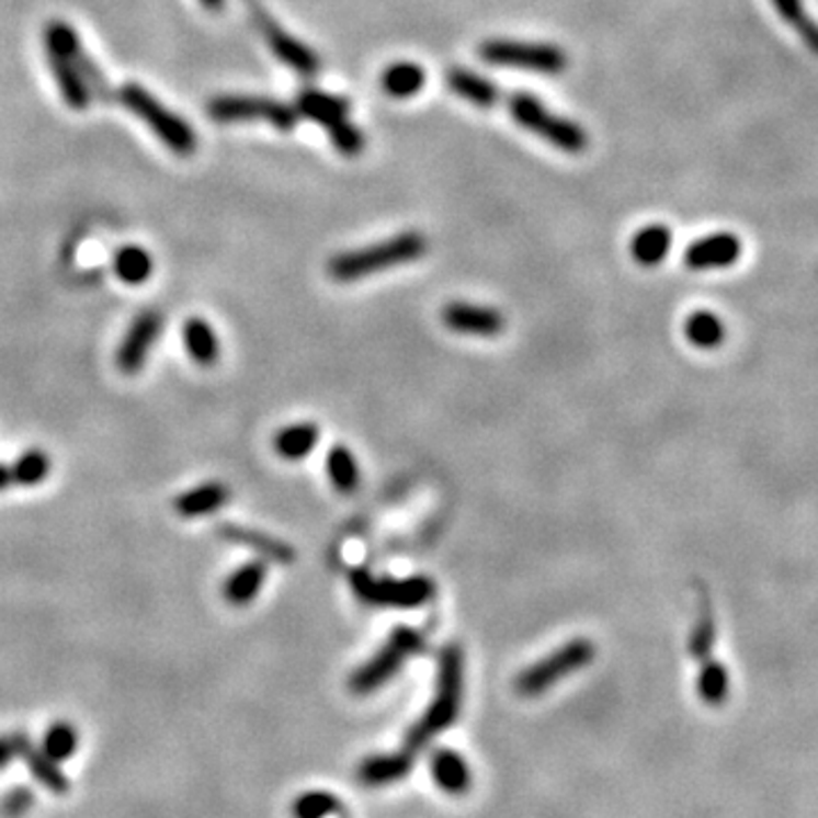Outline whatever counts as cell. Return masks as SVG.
<instances>
[{
	"mask_svg": "<svg viewBox=\"0 0 818 818\" xmlns=\"http://www.w3.org/2000/svg\"><path fill=\"white\" fill-rule=\"evenodd\" d=\"M741 241L732 232H714L689 243L684 250V264L694 271L728 269L741 258Z\"/></svg>",
	"mask_w": 818,
	"mask_h": 818,
	"instance_id": "obj_15",
	"label": "cell"
},
{
	"mask_svg": "<svg viewBox=\"0 0 818 818\" xmlns=\"http://www.w3.org/2000/svg\"><path fill=\"white\" fill-rule=\"evenodd\" d=\"M684 337L701 351H714L726 339V326H723L716 314L701 309L686 317Z\"/></svg>",
	"mask_w": 818,
	"mask_h": 818,
	"instance_id": "obj_30",
	"label": "cell"
},
{
	"mask_svg": "<svg viewBox=\"0 0 818 818\" xmlns=\"http://www.w3.org/2000/svg\"><path fill=\"white\" fill-rule=\"evenodd\" d=\"M446 84L457 99L476 105L480 110H491L500 101V87L474 71L453 67L446 71Z\"/></svg>",
	"mask_w": 818,
	"mask_h": 818,
	"instance_id": "obj_21",
	"label": "cell"
},
{
	"mask_svg": "<svg viewBox=\"0 0 818 818\" xmlns=\"http://www.w3.org/2000/svg\"><path fill=\"white\" fill-rule=\"evenodd\" d=\"M269 569L262 559L246 561L239 569H235L228 580L224 582V598L230 607H248L255 603V598L264 589Z\"/></svg>",
	"mask_w": 818,
	"mask_h": 818,
	"instance_id": "obj_20",
	"label": "cell"
},
{
	"mask_svg": "<svg viewBox=\"0 0 818 818\" xmlns=\"http://www.w3.org/2000/svg\"><path fill=\"white\" fill-rule=\"evenodd\" d=\"M218 534H221L226 542L243 546L248 550L258 553L262 559L277 561L282 566H287L296 559V553L289 544L280 542V539L271 537V534H266L262 530H255V527H246V525H239V523H224L221 527H218Z\"/></svg>",
	"mask_w": 818,
	"mask_h": 818,
	"instance_id": "obj_17",
	"label": "cell"
},
{
	"mask_svg": "<svg viewBox=\"0 0 818 818\" xmlns=\"http://www.w3.org/2000/svg\"><path fill=\"white\" fill-rule=\"evenodd\" d=\"M341 809V803L334 794L328 792H307L294 803L296 818H328Z\"/></svg>",
	"mask_w": 818,
	"mask_h": 818,
	"instance_id": "obj_35",
	"label": "cell"
},
{
	"mask_svg": "<svg viewBox=\"0 0 818 818\" xmlns=\"http://www.w3.org/2000/svg\"><path fill=\"white\" fill-rule=\"evenodd\" d=\"M412 771V754L394 752V754H375L362 762L357 777L366 786H387L402 780Z\"/></svg>",
	"mask_w": 818,
	"mask_h": 818,
	"instance_id": "obj_23",
	"label": "cell"
},
{
	"mask_svg": "<svg viewBox=\"0 0 818 818\" xmlns=\"http://www.w3.org/2000/svg\"><path fill=\"white\" fill-rule=\"evenodd\" d=\"M430 773L436 782L439 789H444L446 794L459 796L468 792L470 786V769L464 762V758L455 750L448 748H439L432 752L430 758Z\"/></svg>",
	"mask_w": 818,
	"mask_h": 818,
	"instance_id": "obj_22",
	"label": "cell"
},
{
	"mask_svg": "<svg viewBox=\"0 0 818 818\" xmlns=\"http://www.w3.org/2000/svg\"><path fill=\"white\" fill-rule=\"evenodd\" d=\"M112 264H114V275L123 282V285H130V287L144 285V282L152 277V271H155L150 250L139 243L121 246L116 250Z\"/></svg>",
	"mask_w": 818,
	"mask_h": 818,
	"instance_id": "obj_25",
	"label": "cell"
},
{
	"mask_svg": "<svg viewBox=\"0 0 818 818\" xmlns=\"http://www.w3.org/2000/svg\"><path fill=\"white\" fill-rule=\"evenodd\" d=\"M14 487V480H12V468H10V462L0 464V493L8 491Z\"/></svg>",
	"mask_w": 818,
	"mask_h": 818,
	"instance_id": "obj_36",
	"label": "cell"
},
{
	"mask_svg": "<svg viewBox=\"0 0 818 818\" xmlns=\"http://www.w3.org/2000/svg\"><path fill=\"white\" fill-rule=\"evenodd\" d=\"M44 46L50 48V50H57L61 55H67L73 61L78 71L82 73L89 91H91V99H99L103 103H107L112 99L110 82L105 80V76L99 69L96 61H93L87 55V50L80 42L78 30L71 23L61 21V19H53L44 30Z\"/></svg>",
	"mask_w": 818,
	"mask_h": 818,
	"instance_id": "obj_13",
	"label": "cell"
},
{
	"mask_svg": "<svg viewBox=\"0 0 818 818\" xmlns=\"http://www.w3.org/2000/svg\"><path fill=\"white\" fill-rule=\"evenodd\" d=\"M425 84V69L414 65V61H396L387 67L380 87L391 99H412Z\"/></svg>",
	"mask_w": 818,
	"mask_h": 818,
	"instance_id": "obj_27",
	"label": "cell"
},
{
	"mask_svg": "<svg viewBox=\"0 0 818 818\" xmlns=\"http://www.w3.org/2000/svg\"><path fill=\"white\" fill-rule=\"evenodd\" d=\"M425 650V639L412 627H396L389 644L377 650L364 667L351 675V691L357 696H368L398 675L409 657Z\"/></svg>",
	"mask_w": 818,
	"mask_h": 818,
	"instance_id": "obj_7",
	"label": "cell"
},
{
	"mask_svg": "<svg viewBox=\"0 0 818 818\" xmlns=\"http://www.w3.org/2000/svg\"><path fill=\"white\" fill-rule=\"evenodd\" d=\"M232 498V489L221 480H207L201 485L189 487L186 491L178 493L173 500V510L180 519H205L224 510Z\"/></svg>",
	"mask_w": 818,
	"mask_h": 818,
	"instance_id": "obj_16",
	"label": "cell"
},
{
	"mask_svg": "<svg viewBox=\"0 0 818 818\" xmlns=\"http://www.w3.org/2000/svg\"><path fill=\"white\" fill-rule=\"evenodd\" d=\"M184 351L201 368H212L221 360V339L214 326L203 317H189L182 326Z\"/></svg>",
	"mask_w": 818,
	"mask_h": 818,
	"instance_id": "obj_19",
	"label": "cell"
},
{
	"mask_svg": "<svg viewBox=\"0 0 818 818\" xmlns=\"http://www.w3.org/2000/svg\"><path fill=\"white\" fill-rule=\"evenodd\" d=\"M351 584L362 603L377 605V607H400V610L425 605L436 591L432 580L421 578V576L391 580V578H373L364 569L353 571Z\"/></svg>",
	"mask_w": 818,
	"mask_h": 818,
	"instance_id": "obj_9",
	"label": "cell"
},
{
	"mask_svg": "<svg viewBox=\"0 0 818 818\" xmlns=\"http://www.w3.org/2000/svg\"><path fill=\"white\" fill-rule=\"evenodd\" d=\"M207 114L216 123L266 121L280 133H292L300 121L296 107L266 96H216L207 105Z\"/></svg>",
	"mask_w": 818,
	"mask_h": 818,
	"instance_id": "obj_10",
	"label": "cell"
},
{
	"mask_svg": "<svg viewBox=\"0 0 818 818\" xmlns=\"http://www.w3.org/2000/svg\"><path fill=\"white\" fill-rule=\"evenodd\" d=\"M442 321L448 330L457 334L468 337H498L505 330V317L487 305H474V303H448L442 311Z\"/></svg>",
	"mask_w": 818,
	"mask_h": 818,
	"instance_id": "obj_14",
	"label": "cell"
},
{
	"mask_svg": "<svg viewBox=\"0 0 818 818\" xmlns=\"http://www.w3.org/2000/svg\"><path fill=\"white\" fill-rule=\"evenodd\" d=\"M162 330L164 314L160 309L148 307L139 311L121 337L116 349V368L125 375L141 373L155 351V343L160 341Z\"/></svg>",
	"mask_w": 818,
	"mask_h": 818,
	"instance_id": "obj_12",
	"label": "cell"
},
{
	"mask_svg": "<svg viewBox=\"0 0 818 818\" xmlns=\"http://www.w3.org/2000/svg\"><path fill=\"white\" fill-rule=\"evenodd\" d=\"M480 59L491 67L525 69L542 76H559L569 67V57L553 44L489 39L480 46Z\"/></svg>",
	"mask_w": 818,
	"mask_h": 818,
	"instance_id": "obj_8",
	"label": "cell"
},
{
	"mask_svg": "<svg viewBox=\"0 0 818 818\" xmlns=\"http://www.w3.org/2000/svg\"><path fill=\"white\" fill-rule=\"evenodd\" d=\"M777 16L789 25L805 48L818 57V23L805 10L803 0H771Z\"/></svg>",
	"mask_w": 818,
	"mask_h": 818,
	"instance_id": "obj_28",
	"label": "cell"
},
{
	"mask_svg": "<svg viewBox=\"0 0 818 818\" xmlns=\"http://www.w3.org/2000/svg\"><path fill=\"white\" fill-rule=\"evenodd\" d=\"M673 246V235L667 226H646L630 241V255L641 266L662 264Z\"/></svg>",
	"mask_w": 818,
	"mask_h": 818,
	"instance_id": "obj_26",
	"label": "cell"
},
{
	"mask_svg": "<svg viewBox=\"0 0 818 818\" xmlns=\"http://www.w3.org/2000/svg\"><path fill=\"white\" fill-rule=\"evenodd\" d=\"M78 748V730L76 726H71V723H55V726L48 728L46 737H44V750L50 760L55 762H61V760H69L71 754L76 752Z\"/></svg>",
	"mask_w": 818,
	"mask_h": 818,
	"instance_id": "obj_34",
	"label": "cell"
},
{
	"mask_svg": "<svg viewBox=\"0 0 818 818\" xmlns=\"http://www.w3.org/2000/svg\"><path fill=\"white\" fill-rule=\"evenodd\" d=\"M296 110L300 116L321 125L337 152L355 157L364 150L366 135L351 121V103L337 93L307 87L298 93Z\"/></svg>",
	"mask_w": 818,
	"mask_h": 818,
	"instance_id": "obj_5",
	"label": "cell"
},
{
	"mask_svg": "<svg viewBox=\"0 0 818 818\" xmlns=\"http://www.w3.org/2000/svg\"><path fill=\"white\" fill-rule=\"evenodd\" d=\"M319 439L321 430L317 423H292L275 434L273 448L282 459L300 462L319 446Z\"/></svg>",
	"mask_w": 818,
	"mask_h": 818,
	"instance_id": "obj_24",
	"label": "cell"
},
{
	"mask_svg": "<svg viewBox=\"0 0 818 818\" xmlns=\"http://www.w3.org/2000/svg\"><path fill=\"white\" fill-rule=\"evenodd\" d=\"M464 684V657L459 646H446L439 655L436 696L417 726L407 732V750H421L432 737L448 730L459 716Z\"/></svg>",
	"mask_w": 818,
	"mask_h": 818,
	"instance_id": "obj_2",
	"label": "cell"
},
{
	"mask_svg": "<svg viewBox=\"0 0 818 818\" xmlns=\"http://www.w3.org/2000/svg\"><path fill=\"white\" fill-rule=\"evenodd\" d=\"M696 686H698V696L705 705H712V707L723 705L730 694V673L720 662L705 659Z\"/></svg>",
	"mask_w": 818,
	"mask_h": 818,
	"instance_id": "obj_32",
	"label": "cell"
},
{
	"mask_svg": "<svg viewBox=\"0 0 818 818\" xmlns=\"http://www.w3.org/2000/svg\"><path fill=\"white\" fill-rule=\"evenodd\" d=\"M328 476L339 493H353L360 487V466L345 446H332L326 459Z\"/></svg>",
	"mask_w": 818,
	"mask_h": 818,
	"instance_id": "obj_31",
	"label": "cell"
},
{
	"mask_svg": "<svg viewBox=\"0 0 818 818\" xmlns=\"http://www.w3.org/2000/svg\"><path fill=\"white\" fill-rule=\"evenodd\" d=\"M593 657H595V646L589 639L584 637L571 639L569 644H564L557 650H553L548 657L539 659L537 664H532L525 671H521L514 682L516 694L523 698H537L546 694V691L559 680L569 678L576 671L589 667L593 662Z\"/></svg>",
	"mask_w": 818,
	"mask_h": 818,
	"instance_id": "obj_6",
	"label": "cell"
},
{
	"mask_svg": "<svg viewBox=\"0 0 818 818\" xmlns=\"http://www.w3.org/2000/svg\"><path fill=\"white\" fill-rule=\"evenodd\" d=\"M510 116L521 125L523 130L537 135L561 152L580 155L589 146V135L580 123L559 116L548 110L537 96L527 91H514L508 99Z\"/></svg>",
	"mask_w": 818,
	"mask_h": 818,
	"instance_id": "obj_4",
	"label": "cell"
},
{
	"mask_svg": "<svg viewBox=\"0 0 818 818\" xmlns=\"http://www.w3.org/2000/svg\"><path fill=\"white\" fill-rule=\"evenodd\" d=\"M198 3L209 12H221L226 8V0H198Z\"/></svg>",
	"mask_w": 818,
	"mask_h": 818,
	"instance_id": "obj_37",
	"label": "cell"
},
{
	"mask_svg": "<svg viewBox=\"0 0 818 818\" xmlns=\"http://www.w3.org/2000/svg\"><path fill=\"white\" fill-rule=\"evenodd\" d=\"M116 101L130 114H135L171 152L180 157H189L196 152L198 137L192 125L175 112H171L164 103L157 101L146 87L137 82L123 84L116 91Z\"/></svg>",
	"mask_w": 818,
	"mask_h": 818,
	"instance_id": "obj_3",
	"label": "cell"
},
{
	"mask_svg": "<svg viewBox=\"0 0 818 818\" xmlns=\"http://www.w3.org/2000/svg\"><path fill=\"white\" fill-rule=\"evenodd\" d=\"M714 644H716V621H714V614H712V605L707 601H703L701 616L694 625V633H691L689 652L694 659H701V662H705V659H709V655L714 650Z\"/></svg>",
	"mask_w": 818,
	"mask_h": 818,
	"instance_id": "obj_33",
	"label": "cell"
},
{
	"mask_svg": "<svg viewBox=\"0 0 818 818\" xmlns=\"http://www.w3.org/2000/svg\"><path fill=\"white\" fill-rule=\"evenodd\" d=\"M243 5L250 19H253V25L260 30L262 39L266 42V46L282 61V65H287L289 69H294L298 76H305V78H311L321 71L319 55L314 53L309 46H305L303 42H298L294 35H289L287 30L266 12V8L260 3V0H243Z\"/></svg>",
	"mask_w": 818,
	"mask_h": 818,
	"instance_id": "obj_11",
	"label": "cell"
},
{
	"mask_svg": "<svg viewBox=\"0 0 818 818\" xmlns=\"http://www.w3.org/2000/svg\"><path fill=\"white\" fill-rule=\"evenodd\" d=\"M46 59H48V69L53 73V80L59 87L61 101H65L73 112H84L91 103V91L82 73L78 71V67L67 55H61L50 48H46Z\"/></svg>",
	"mask_w": 818,
	"mask_h": 818,
	"instance_id": "obj_18",
	"label": "cell"
},
{
	"mask_svg": "<svg viewBox=\"0 0 818 818\" xmlns=\"http://www.w3.org/2000/svg\"><path fill=\"white\" fill-rule=\"evenodd\" d=\"M14 487H39L50 478L53 459L44 448H27L14 462H10Z\"/></svg>",
	"mask_w": 818,
	"mask_h": 818,
	"instance_id": "obj_29",
	"label": "cell"
},
{
	"mask_svg": "<svg viewBox=\"0 0 818 818\" xmlns=\"http://www.w3.org/2000/svg\"><path fill=\"white\" fill-rule=\"evenodd\" d=\"M428 253V239L417 230L394 235L387 241L371 243L349 253H339L328 262V275L334 282H357L380 271L412 264Z\"/></svg>",
	"mask_w": 818,
	"mask_h": 818,
	"instance_id": "obj_1",
	"label": "cell"
}]
</instances>
